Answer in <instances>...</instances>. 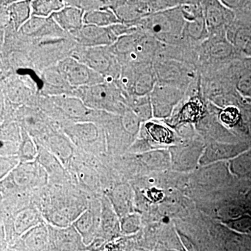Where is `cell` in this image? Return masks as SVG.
<instances>
[{"instance_id":"obj_3","label":"cell","mask_w":251,"mask_h":251,"mask_svg":"<svg viewBox=\"0 0 251 251\" xmlns=\"http://www.w3.org/2000/svg\"><path fill=\"white\" fill-rule=\"evenodd\" d=\"M49 234L56 251H80L86 247L73 225L65 227H50Z\"/></svg>"},{"instance_id":"obj_36","label":"cell","mask_w":251,"mask_h":251,"mask_svg":"<svg viewBox=\"0 0 251 251\" xmlns=\"http://www.w3.org/2000/svg\"><path fill=\"white\" fill-rule=\"evenodd\" d=\"M1 140L20 143L21 140V132L16 126L11 125L1 130Z\"/></svg>"},{"instance_id":"obj_5","label":"cell","mask_w":251,"mask_h":251,"mask_svg":"<svg viewBox=\"0 0 251 251\" xmlns=\"http://www.w3.org/2000/svg\"><path fill=\"white\" fill-rule=\"evenodd\" d=\"M82 100L88 108L112 111L115 100L108 85L103 83L83 87Z\"/></svg>"},{"instance_id":"obj_32","label":"cell","mask_w":251,"mask_h":251,"mask_svg":"<svg viewBox=\"0 0 251 251\" xmlns=\"http://www.w3.org/2000/svg\"><path fill=\"white\" fill-rule=\"evenodd\" d=\"M234 43L236 46L244 51L251 50V30L247 28L238 29L234 36Z\"/></svg>"},{"instance_id":"obj_19","label":"cell","mask_w":251,"mask_h":251,"mask_svg":"<svg viewBox=\"0 0 251 251\" xmlns=\"http://www.w3.org/2000/svg\"><path fill=\"white\" fill-rule=\"evenodd\" d=\"M9 13L15 27L21 29L32 16L31 1H23L14 3L10 6Z\"/></svg>"},{"instance_id":"obj_23","label":"cell","mask_w":251,"mask_h":251,"mask_svg":"<svg viewBox=\"0 0 251 251\" xmlns=\"http://www.w3.org/2000/svg\"><path fill=\"white\" fill-rule=\"evenodd\" d=\"M204 20L206 27L216 29L226 22V13L219 3H209L205 9Z\"/></svg>"},{"instance_id":"obj_4","label":"cell","mask_w":251,"mask_h":251,"mask_svg":"<svg viewBox=\"0 0 251 251\" xmlns=\"http://www.w3.org/2000/svg\"><path fill=\"white\" fill-rule=\"evenodd\" d=\"M100 210L90 207L82 211L73 223L85 246H90L97 239L100 230Z\"/></svg>"},{"instance_id":"obj_21","label":"cell","mask_w":251,"mask_h":251,"mask_svg":"<svg viewBox=\"0 0 251 251\" xmlns=\"http://www.w3.org/2000/svg\"><path fill=\"white\" fill-rule=\"evenodd\" d=\"M38 163L41 165L48 174L56 175H64V168H63L62 162L59 161L53 153L46 151L44 149L39 150L37 158Z\"/></svg>"},{"instance_id":"obj_8","label":"cell","mask_w":251,"mask_h":251,"mask_svg":"<svg viewBox=\"0 0 251 251\" xmlns=\"http://www.w3.org/2000/svg\"><path fill=\"white\" fill-rule=\"evenodd\" d=\"M52 17L54 22L64 31L77 32L84 26L83 12L77 7H64L52 14Z\"/></svg>"},{"instance_id":"obj_16","label":"cell","mask_w":251,"mask_h":251,"mask_svg":"<svg viewBox=\"0 0 251 251\" xmlns=\"http://www.w3.org/2000/svg\"><path fill=\"white\" fill-rule=\"evenodd\" d=\"M108 201L117 215H122L126 212L129 203L128 188L123 185L115 186L108 196Z\"/></svg>"},{"instance_id":"obj_31","label":"cell","mask_w":251,"mask_h":251,"mask_svg":"<svg viewBox=\"0 0 251 251\" xmlns=\"http://www.w3.org/2000/svg\"><path fill=\"white\" fill-rule=\"evenodd\" d=\"M21 163L18 156H1L0 179H6Z\"/></svg>"},{"instance_id":"obj_10","label":"cell","mask_w":251,"mask_h":251,"mask_svg":"<svg viewBox=\"0 0 251 251\" xmlns=\"http://www.w3.org/2000/svg\"><path fill=\"white\" fill-rule=\"evenodd\" d=\"M42 224V219L37 210L32 208H26L16 214L14 222V231L18 235L23 236Z\"/></svg>"},{"instance_id":"obj_13","label":"cell","mask_w":251,"mask_h":251,"mask_svg":"<svg viewBox=\"0 0 251 251\" xmlns=\"http://www.w3.org/2000/svg\"><path fill=\"white\" fill-rule=\"evenodd\" d=\"M26 247L33 251H42L49 243V227L44 224L39 225L23 235Z\"/></svg>"},{"instance_id":"obj_26","label":"cell","mask_w":251,"mask_h":251,"mask_svg":"<svg viewBox=\"0 0 251 251\" xmlns=\"http://www.w3.org/2000/svg\"><path fill=\"white\" fill-rule=\"evenodd\" d=\"M154 89V79L150 74L140 75L135 83L134 90L137 95L145 96Z\"/></svg>"},{"instance_id":"obj_35","label":"cell","mask_w":251,"mask_h":251,"mask_svg":"<svg viewBox=\"0 0 251 251\" xmlns=\"http://www.w3.org/2000/svg\"><path fill=\"white\" fill-rule=\"evenodd\" d=\"M220 117H221V121L224 122L226 125H233L239 120V109L236 108L234 105L226 107L221 112Z\"/></svg>"},{"instance_id":"obj_12","label":"cell","mask_w":251,"mask_h":251,"mask_svg":"<svg viewBox=\"0 0 251 251\" xmlns=\"http://www.w3.org/2000/svg\"><path fill=\"white\" fill-rule=\"evenodd\" d=\"M85 64L94 72L103 74L111 67L110 54L101 48H92L85 54Z\"/></svg>"},{"instance_id":"obj_7","label":"cell","mask_w":251,"mask_h":251,"mask_svg":"<svg viewBox=\"0 0 251 251\" xmlns=\"http://www.w3.org/2000/svg\"><path fill=\"white\" fill-rule=\"evenodd\" d=\"M65 130L73 141L82 146L97 143L100 136L98 126L92 122H77Z\"/></svg>"},{"instance_id":"obj_33","label":"cell","mask_w":251,"mask_h":251,"mask_svg":"<svg viewBox=\"0 0 251 251\" xmlns=\"http://www.w3.org/2000/svg\"><path fill=\"white\" fill-rule=\"evenodd\" d=\"M206 27L205 20H204V17L203 18L201 15L198 18H195L194 20L190 21V22L188 23V34L194 39H201L204 34Z\"/></svg>"},{"instance_id":"obj_30","label":"cell","mask_w":251,"mask_h":251,"mask_svg":"<svg viewBox=\"0 0 251 251\" xmlns=\"http://www.w3.org/2000/svg\"><path fill=\"white\" fill-rule=\"evenodd\" d=\"M115 46V50L120 53L132 54L138 49V42L133 36H125L117 41Z\"/></svg>"},{"instance_id":"obj_37","label":"cell","mask_w":251,"mask_h":251,"mask_svg":"<svg viewBox=\"0 0 251 251\" xmlns=\"http://www.w3.org/2000/svg\"><path fill=\"white\" fill-rule=\"evenodd\" d=\"M45 80L48 84L54 87H63L64 86V77L61 75L59 71H47L44 75Z\"/></svg>"},{"instance_id":"obj_18","label":"cell","mask_w":251,"mask_h":251,"mask_svg":"<svg viewBox=\"0 0 251 251\" xmlns=\"http://www.w3.org/2000/svg\"><path fill=\"white\" fill-rule=\"evenodd\" d=\"M31 94L32 90L25 81L14 79L8 83V97L13 103H23L31 97Z\"/></svg>"},{"instance_id":"obj_17","label":"cell","mask_w":251,"mask_h":251,"mask_svg":"<svg viewBox=\"0 0 251 251\" xmlns=\"http://www.w3.org/2000/svg\"><path fill=\"white\" fill-rule=\"evenodd\" d=\"M49 147L50 152L63 163H67L73 156V148L71 144L60 135H53L50 138Z\"/></svg>"},{"instance_id":"obj_24","label":"cell","mask_w":251,"mask_h":251,"mask_svg":"<svg viewBox=\"0 0 251 251\" xmlns=\"http://www.w3.org/2000/svg\"><path fill=\"white\" fill-rule=\"evenodd\" d=\"M146 10L143 3H128L120 5L114 10L117 17L121 21H132L139 17Z\"/></svg>"},{"instance_id":"obj_25","label":"cell","mask_w":251,"mask_h":251,"mask_svg":"<svg viewBox=\"0 0 251 251\" xmlns=\"http://www.w3.org/2000/svg\"><path fill=\"white\" fill-rule=\"evenodd\" d=\"M47 18L31 16L29 21L25 23L20 31L25 35L34 36L44 30L47 25Z\"/></svg>"},{"instance_id":"obj_38","label":"cell","mask_w":251,"mask_h":251,"mask_svg":"<svg viewBox=\"0 0 251 251\" xmlns=\"http://www.w3.org/2000/svg\"><path fill=\"white\" fill-rule=\"evenodd\" d=\"M138 226V220L135 217L125 218L122 221L121 228L124 232H130L136 229Z\"/></svg>"},{"instance_id":"obj_34","label":"cell","mask_w":251,"mask_h":251,"mask_svg":"<svg viewBox=\"0 0 251 251\" xmlns=\"http://www.w3.org/2000/svg\"><path fill=\"white\" fill-rule=\"evenodd\" d=\"M237 90L242 95L251 97V70H245L239 75L237 83Z\"/></svg>"},{"instance_id":"obj_20","label":"cell","mask_w":251,"mask_h":251,"mask_svg":"<svg viewBox=\"0 0 251 251\" xmlns=\"http://www.w3.org/2000/svg\"><path fill=\"white\" fill-rule=\"evenodd\" d=\"M39 150L34 140L25 130L21 131V140L20 142L18 156L21 163H31L37 158Z\"/></svg>"},{"instance_id":"obj_29","label":"cell","mask_w":251,"mask_h":251,"mask_svg":"<svg viewBox=\"0 0 251 251\" xmlns=\"http://www.w3.org/2000/svg\"><path fill=\"white\" fill-rule=\"evenodd\" d=\"M146 128L149 134L154 141L160 143H165L169 140L170 135H171L169 130L163 126L150 122V123L147 124Z\"/></svg>"},{"instance_id":"obj_1","label":"cell","mask_w":251,"mask_h":251,"mask_svg":"<svg viewBox=\"0 0 251 251\" xmlns=\"http://www.w3.org/2000/svg\"><path fill=\"white\" fill-rule=\"evenodd\" d=\"M58 71L66 82L73 87L97 85L99 84L97 81L100 80V77L94 75L98 73L74 58H67L59 63Z\"/></svg>"},{"instance_id":"obj_9","label":"cell","mask_w":251,"mask_h":251,"mask_svg":"<svg viewBox=\"0 0 251 251\" xmlns=\"http://www.w3.org/2000/svg\"><path fill=\"white\" fill-rule=\"evenodd\" d=\"M84 24L100 27H110L120 24L119 19L114 10L110 8H100L92 10L84 14Z\"/></svg>"},{"instance_id":"obj_22","label":"cell","mask_w":251,"mask_h":251,"mask_svg":"<svg viewBox=\"0 0 251 251\" xmlns=\"http://www.w3.org/2000/svg\"><path fill=\"white\" fill-rule=\"evenodd\" d=\"M32 16L47 18L50 15L60 11L64 7L61 1H31Z\"/></svg>"},{"instance_id":"obj_11","label":"cell","mask_w":251,"mask_h":251,"mask_svg":"<svg viewBox=\"0 0 251 251\" xmlns=\"http://www.w3.org/2000/svg\"><path fill=\"white\" fill-rule=\"evenodd\" d=\"M173 15L160 13L151 16L148 19V27L155 34L163 36L178 32L177 24L175 23Z\"/></svg>"},{"instance_id":"obj_2","label":"cell","mask_w":251,"mask_h":251,"mask_svg":"<svg viewBox=\"0 0 251 251\" xmlns=\"http://www.w3.org/2000/svg\"><path fill=\"white\" fill-rule=\"evenodd\" d=\"M47 172L39 163H21L9 175L13 184L19 188L44 185L47 181ZM7 176V177H8Z\"/></svg>"},{"instance_id":"obj_15","label":"cell","mask_w":251,"mask_h":251,"mask_svg":"<svg viewBox=\"0 0 251 251\" xmlns=\"http://www.w3.org/2000/svg\"><path fill=\"white\" fill-rule=\"evenodd\" d=\"M100 230L105 237L110 238L115 233L117 227V214L108 200H104L101 204Z\"/></svg>"},{"instance_id":"obj_28","label":"cell","mask_w":251,"mask_h":251,"mask_svg":"<svg viewBox=\"0 0 251 251\" xmlns=\"http://www.w3.org/2000/svg\"><path fill=\"white\" fill-rule=\"evenodd\" d=\"M140 119L133 110H127L122 118V124L126 131L134 135L139 130Z\"/></svg>"},{"instance_id":"obj_6","label":"cell","mask_w":251,"mask_h":251,"mask_svg":"<svg viewBox=\"0 0 251 251\" xmlns=\"http://www.w3.org/2000/svg\"><path fill=\"white\" fill-rule=\"evenodd\" d=\"M76 33V39L80 44L92 48L110 45L116 40V33L110 27H100L85 25Z\"/></svg>"},{"instance_id":"obj_14","label":"cell","mask_w":251,"mask_h":251,"mask_svg":"<svg viewBox=\"0 0 251 251\" xmlns=\"http://www.w3.org/2000/svg\"><path fill=\"white\" fill-rule=\"evenodd\" d=\"M57 103L61 110L72 118L82 119L91 112L83 100L76 97H64L59 99Z\"/></svg>"},{"instance_id":"obj_27","label":"cell","mask_w":251,"mask_h":251,"mask_svg":"<svg viewBox=\"0 0 251 251\" xmlns=\"http://www.w3.org/2000/svg\"><path fill=\"white\" fill-rule=\"evenodd\" d=\"M232 46L226 41H216L211 44L209 52L216 59H226L232 53Z\"/></svg>"}]
</instances>
